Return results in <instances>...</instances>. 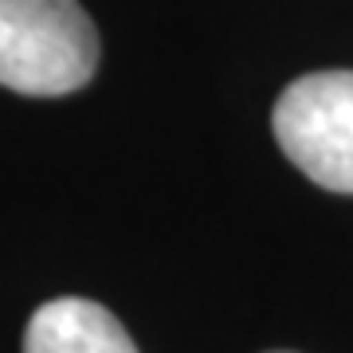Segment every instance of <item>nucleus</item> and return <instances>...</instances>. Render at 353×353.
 I'll return each mask as SVG.
<instances>
[{"label":"nucleus","instance_id":"obj_1","mask_svg":"<svg viewBox=\"0 0 353 353\" xmlns=\"http://www.w3.org/2000/svg\"><path fill=\"white\" fill-rule=\"evenodd\" d=\"M99 32L79 0H0V87L55 99L87 87Z\"/></svg>","mask_w":353,"mask_h":353},{"label":"nucleus","instance_id":"obj_3","mask_svg":"<svg viewBox=\"0 0 353 353\" xmlns=\"http://www.w3.org/2000/svg\"><path fill=\"white\" fill-rule=\"evenodd\" d=\"M24 353H138L126 326L90 299H55L32 314Z\"/></svg>","mask_w":353,"mask_h":353},{"label":"nucleus","instance_id":"obj_2","mask_svg":"<svg viewBox=\"0 0 353 353\" xmlns=\"http://www.w3.org/2000/svg\"><path fill=\"white\" fill-rule=\"evenodd\" d=\"M275 138L330 192H353V71L294 79L275 102Z\"/></svg>","mask_w":353,"mask_h":353}]
</instances>
